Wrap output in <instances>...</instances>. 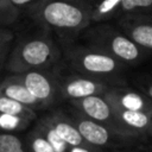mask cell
I'll use <instances>...</instances> for the list:
<instances>
[{
	"mask_svg": "<svg viewBox=\"0 0 152 152\" xmlns=\"http://www.w3.org/2000/svg\"><path fill=\"white\" fill-rule=\"evenodd\" d=\"M26 14L36 25L56 34L62 46L74 43L91 24V6L83 0H42Z\"/></svg>",
	"mask_w": 152,
	"mask_h": 152,
	"instance_id": "obj_1",
	"label": "cell"
},
{
	"mask_svg": "<svg viewBox=\"0 0 152 152\" xmlns=\"http://www.w3.org/2000/svg\"><path fill=\"white\" fill-rule=\"evenodd\" d=\"M42 33L23 37L14 45L6 59V69L20 74L36 69L56 66L62 59V48L45 30Z\"/></svg>",
	"mask_w": 152,
	"mask_h": 152,
	"instance_id": "obj_2",
	"label": "cell"
},
{
	"mask_svg": "<svg viewBox=\"0 0 152 152\" xmlns=\"http://www.w3.org/2000/svg\"><path fill=\"white\" fill-rule=\"evenodd\" d=\"M84 45L100 50L125 65L140 63L148 56V51L135 44L120 27L104 23H91L78 36Z\"/></svg>",
	"mask_w": 152,
	"mask_h": 152,
	"instance_id": "obj_3",
	"label": "cell"
},
{
	"mask_svg": "<svg viewBox=\"0 0 152 152\" xmlns=\"http://www.w3.org/2000/svg\"><path fill=\"white\" fill-rule=\"evenodd\" d=\"M62 57L78 74L115 82L126 68L124 63L109 55L75 42L62 46Z\"/></svg>",
	"mask_w": 152,
	"mask_h": 152,
	"instance_id": "obj_4",
	"label": "cell"
},
{
	"mask_svg": "<svg viewBox=\"0 0 152 152\" xmlns=\"http://www.w3.org/2000/svg\"><path fill=\"white\" fill-rule=\"evenodd\" d=\"M55 68V66H53ZM49 69H36L25 72L15 74V76L23 82V84L28 89V91L44 106L48 108L52 106L58 94V72Z\"/></svg>",
	"mask_w": 152,
	"mask_h": 152,
	"instance_id": "obj_5",
	"label": "cell"
},
{
	"mask_svg": "<svg viewBox=\"0 0 152 152\" xmlns=\"http://www.w3.org/2000/svg\"><path fill=\"white\" fill-rule=\"evenodd\" d=\"M115 83V81L76 72L64 77L58 76V94L62 99L69 101L90 95H103L107 89Z\"/></svg>",
	"mask_w": 152,
	"mask_h": 152,
	"instance_id": "obj_6",
	"label": "cell"
},
{
	"mask_svg": "<svg viewBox=\"0 0 152 152\" xmlns=\"http://www.w3.org/2000/svg\"><path fill=\"white\" fill-rule=\"evenodd\" d=\"M70 103L76 110L88 116L89 119L101 125H104L106 127H108L109 129H112L121 137L128 138L131 140L133 139L129 135H127V133L121 128L109 102L103 97V95H90L82 99L70 100Z\"/></svg>",
	"mask_w": 152,
	"mask_h": 152,
	"instance_id": "obj_7",
	"label": "cell"
},
{
	"mask_svg": "<svg viewBox=\"0 0 152 152\" xmlns=\"http://www.w3.org/2000/svg\"><path fill=\"white\" fill-rule=\"evenodd\" d=\"M69 116L74 121L82 138L94 147H114L131 140L128 138L116 134L104 125H101L89 119L78 110L70 112Z\"/></svg>",
	"mask_w": 152,
	"mask_h": 152,
	"instance_id": "obj_8",
	"label": "cell"
},
{
	"mask_svg": "<svg viewBox=\"0 0 152 152\" xmlns=\"http://www.w3.org/2000/svg\"><path fill=\"white\" fill-rule=\"evenodd\" d=\"M114 21L135 44L152 52V12L127 14Z\"/></svg>",
	"mask_w": 152,
	"mask_h": 152,
	"instance_id": "obj_9",
	"label": "cell"
},
{
	"mask_svg": "<svg viewBox=\"0 0 152 152\" xmlns=\"http://www.w3.org/2000/svg\"><path fill=\"white\" fill-rule=\"evenodd\" d=\"M103 97L110 103L125 109L141 110L152 114V100L142 91H138L118 83L110 86L103 94Z\"/></svg>",
	"mask_w": 152,
	"mask_h": 152,
	"instance_id": "obj_10",
	"label": "cell"
},
{
	"mask_svg": "<svg viewBox=\"0 0 152 152\" xmlns=\"http://www.w3.org/2000/svg\"><path fill=\"white\" fill-rule=\"evenodd\" d=\"M46 124H49L52 129L69 145V146H83L89 148H97L88 144L82 135L80 134L78 129L76 128L71 118L62 110H55L45 116L42 118Z\"/></svg>",
	"mask_w": 152,
	"mask_h": 152,
	"instance_id": "obj_11",
	"label": "cell"
},
{
	"mask_svg": "<svg viewBox=\"0 0 152 152\" xmlns=\"http://www.w3.org/2000/svg\"><path fill=\"white\" fill-rule=\"evenodd\" d=\"M110 107L119 125L127 133V135L133 139L137 137L146 135L147 128L152 121V114L141 110L125 109L115 104H110Z\"/></svg>",
	"mask_w": 152,
	"mask_h": 152,
	"instance_id": "obj_12",
	"label": "cell"
},
{
	"mask_svg": "<svg viewBox=\"0 0 152 152\" xmlns=\"http://www.w3.org/2000/svg\"><path fill=\"white\" fill-rule=\"evenodd\" d=\"M0 94L7 96L10 99H13V100L34 109V110L45 109L44 106L42 104V102H39L28 91V89L15 76V74H12L11 76L4 78L0 82Z\"/></svg>",
	"mask_w": 152,
	"mask_h": 152,
	"instance_id": "obj_13",
	"label": "cell"
},
{
	"mask_svg": "<svg viewBox=\"0 0 152 152\" xmlns=\"http://www.w3.org/2000/svg\"><path fill=\"white\" fill-rule=\"evenodd\" d=\"M0 114L2 116L19 118L27 121H32L37 116L34 109L1 94H0Z\"/></svg>",
	"mask_w": 152,
	"mask_h": 152,
	"instance_id": "obj_14",
	"label": "cell"
},
{
	"mask_svg": "<svg viewBox=\"0 0 152 152\" xmlns=\"http://www.w3.org/2000/svg\"><path fill=\"white\" fill-rule=\"evenodd\" d=\"M121 0H100L91 7V23L114 21L119 17Z\"/></svg>",
	"mask_w": 152,
	"mask_h": 152,
	"instance_id": "obj_15",
	"label": "cell"
},
{
	"mask_svg": "<svg viewBox=\"0 0 152 152\" xmlns=\"http://www.w3.org/2000/svg\"><path fill=\"white\" fill-rule=\"evenodd\" d=\"M25 146L28 152H55L50 142L45 139V137L36 126L26 135Z\"/></svg>",
	"mask_w": 152,
	"mask_h": 152,
	"instance_id": "obj_16",
	"label": "cell"
},
{
	"mask_svg": "<svg viewBox=\"0 0 152 152\" xmlns=\"http://www.w3.org/2000/svg\"><path fill=\"white\" fill-rule=\"evenodd\" d=\"M0 152H28L25 142L13 132L0 129Z\"/></svg>",
	"mask_w": 152,
	"mask_h": 152,
	"instance_id": "obj_17",
	"label": "cell"
},
{
	"mask_svg": "<svg viewBox=\"0 0 152 152\" xmlns=\"http://www.w3.org/2000/svg\"><path fill=\"white\" fill-rule=\"evenodd\" d=\"M36 127L40 131V133L45 137V139L50 142V145L52 146V148L55 150V152H68L69 145L52 129V127L46 124L43 119H40L37 124Z\"/></svg>",
	"mask_w": 152,
	"mask_h": 152,
	"instance_id": "obj_18",
	"label": "cell"
},
{
	"mask_svg": "<svg viewBox=\"0 0 152 152\" xmlns=\"http://www.w3.org/2000/svg\"><path fill=\"white\" fill-rule=\"evenodd\" d=\"M152 12V0H121L119 17Z\"/></svg>",
	"mask_w": 152,
	"mask_h": 152,
	"instance_id": "obj_19",
	"label": "cell"
},
{
	"mask_svg": "<svg viewBox=\"0 0 152 152\" xmlns=\"http://www.w3.org/2000/svg\"><path fill=\"white\" fill-rule=\"evenodd\" d=\"M20 12L15 7L0 8V27H10L17 23Z\"/></svg>",
	"mask_w": 152,
	"mask_h": 152,
	"instance_id": "obj_20",
	"label": "cell"
},
{
	"mask_svg": "<svg viewBox=\"0 0 152 152\" xmlns=\"http://www.w3.org/2000/svg\"><path fill=\"white\" fill-rule=\"evenodd\" d=\"M8 1L20 13H23V12L26 13L27 11H30L31 8H33L36 5H38L42 0H8Z\"/></svg>",
	"mask_w": 152,
	"mask_h": 152,
	"instance_id": "obj_21",
	"label": "cell"
},
{
	"mask_svg": "<svg viewBox=\"0 0 152 152\" xmlns=\"http://www.w3.org/2000/svg\"><path fill=\"white\" fill-rule=\"evenodd\" d=\"M12 44L13 42H10V43H1L0 44V70L5 66L6 64V59H7V56L11 51V48H12Z\"/></svg>",
	"mask_w": 152,
	"mask_h": 152,
	"instance_id": "obj_22",
	"label": "cell"
},
{
	"mask_svg": "<svg viewBox=\"0 0 152 152\" xmlns=\"http://www.w3.org/2000/svg\"><path fill=\"white\" fill-rule=\"evenodd\" d=\"M15 33L10 27H0V44L1 43H10L14 42Z\"/></svg>",
	"mask_w": 152,
	"mask_h": 152,
	"instance_id": "obj_23",
	"label": "cell"
},
{
	"mask_svg": "<svg viewBox=\"0 0 152 152\" xmlns=\"http://www.w3.org/2000/svg\"><path fill=\"white\" fill-rule=\"evenodd\" d=\"M68 152H99L97 148H89L83 146H69Z\"/></svg>",
	"mask_w": 152,
	"mask_h": 152,
	"instance_id": "obj_24",
	"label": "cell"
},
{
	"mask_svg": "<svg viewBox=\"0 0 152 152\" xmlns=\"http://www.w3.org/2000/svg\"><path fill=\"white\" fill-rule=\"evenodd\" d=\"M140 88H141V91H142L145 95H147V96L152 100V82H150V83H145V84L141 86Z\"/></svg>",
	"mask_w": 152,
	"mask_h": 152,
	"instance_id": "obj_25",
	"label": "cell"
},
{
	"mask_svg": "<svg viewBox=\"0 0 152 152\" xmlns=\"http://www.w3.org/2000/svg\"><path fill=\"white\" fill-rule=\"evenodd\" d=\"M8 7H13L8 0H0V8H8Z\"/></svg>",
	"mask_w": 152,
	"mask_h": 152,
	"instance_id": "obj_26",
	"label": "cell"
},
{
	"mask_svg": "<svg viewBox=\"0 0 152 152\" xmlns=\"http://www.w3.org/2000/svg\"><path fill=\"white\" fill-rule=\"evenodd\" d=\"M83 1H84L86 4H88L89 6H91V7H93V6H94V5H96L100 0H83Z\"/></svg>",
	"mask_w": 152,
	"mask_h": 152,
	"instance_id": "obj_27",
	"label": "cell"
},
{
	"mask_svg": "<svg viewBox=\"0 0 152 152\" xmlns=\"http://www.w3.org/2000/svg\"><path fill=\"white\" fill-rule=\"evenodd\" d=\"M146 134L150 135V137H152V121H151V124H150V126H148V128H147Z\"/></svg>",
	"mask_w": 152,
	"mask_h": 152,
	"instance_id": "obj_28",
	"label": "cell"
},
{
	"mask_svg": "<svg viewBox=\"0 0 152 152\" xmlns=\"http://www.w3.org/2000/svg\"><path fill=\"white\" fill-rule=\"evenodd\" d=\"M113 152H138V151H132V150H114Z\"/></svg>",
	"mask_w": 152,
	"mask_h": 152,
	"instance_id": "obj_29",
	"label": "cell"
}]
</instances>
